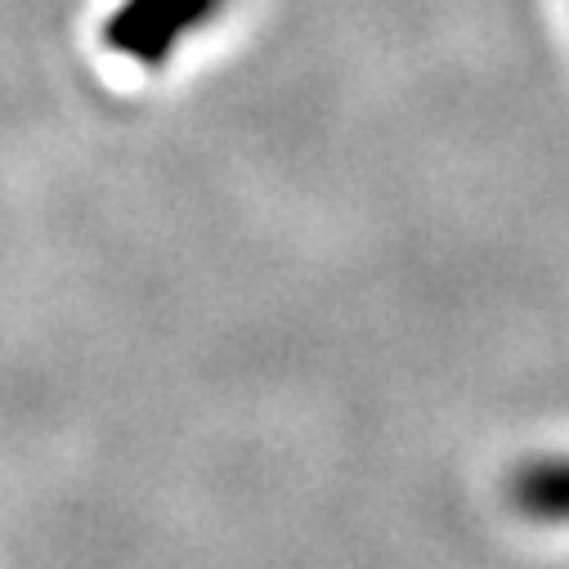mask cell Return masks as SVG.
I'll list each match as a JSON object with an SVG mask.
<instances>
[{"label": "cell", "mask_w": 569, "mask_h": 569, "mask_svg": "<svg viewBox=\"0 0 569 569\" xmlns=\"http://www.w3.org/2000/svg\"><path fill=\"white\" fill-rule=\"evenodd\" d=\"M224 0H117L103 23V46L144 68H162L176 46L207 28Z\"/></svg>", "instance_id": "obj_1"}, {"label": "cell", "mask_w": 569, "mask_h": 569, "mask_svg": "<svg viewBox=\"0 0 569 569\" xmlns=\"http://www.w3.org/2000/svg\"><path fill=\"white\" fill-rule=\"evenodd\" d=\"M511 502L529 520H569V458L525 467L511 480Z\"/></svg>", "instance_id": "obj_2"}]
</instances>
